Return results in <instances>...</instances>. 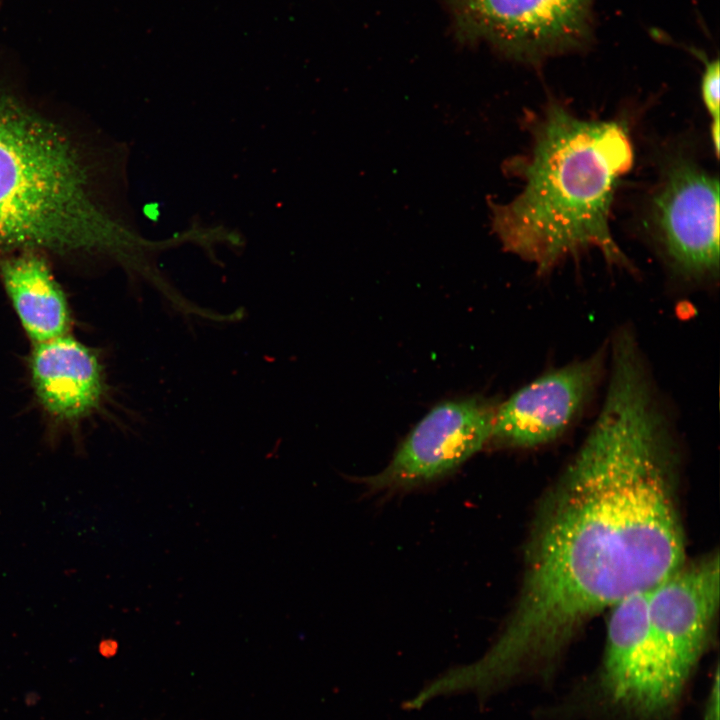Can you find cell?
Listing matches in <instances>:
<instances>
[{"instance_id":"cell-1","label":"cell","mask_w":720,"mask_h":720,"mask_svg":"<svg viewBox=\"0 0 720 720\" xmlns=\"http://www.w3.org/2000/svg\"><path fill=\"white\" fill-rule=\"evenodd\" d=\"M674 448L647 363L614 356L600 411L532 528L520 597L486 662L500 681L549 682L586 622L686 562Z\"/></svg>"},{"instance_id":"cell-2","label":"cell","mask_w":720,"mask_h":720,"mask_svg":"<svg viewBox=\"0 0 720 720\" xmlns=\"http://www.w3.org/2000/svg\"><path fill=\"white\" fill-rule=\"evenodd\" d=\"M633 161L623 124L582 119L552 101L532 127L529 153L509 161L524 186L510 202L493 205V229L505 249L540 274L591 249L631 271L609 219L617 184Z\"/></svg>"},{"instance_id":"cell-3","label":"cell","mask_w":720,"mask_h":720,"mask_svg":"<svg viewBox=\"0 0 720 720\" xmlns=\"http://www.w3.org/2000/svg\"><path fill=\"white\" fill-rule=\"evenodd\" d=\"M121 243L93 197L76 146L0 90V256L26 250L88 254Z\"/></svg>"},{"instance_id":"cell-4","label":"cell","mask_w":720,"mask_h":720,"mask_svg":"<svg viewBox=\"0 0 720 720\" xmlns=\"http://www.w3.org/2000/svg\"><path fill=\"white\" fill-rule=\"evenodd\" d=\"M649 590L610 608L602 663L589 688L593 707L609 719L673 720L679 709L682 697L671 685L652 639Z\"/></svg>"},{"instance_id":"cell-5","label":"cell","mask_w":720,"mask_h":720,"mask_svg":"<svg viewBox=\"0 0 720 720\" xmlns=\"http://www.w3.org/2000/svg\"><path fill=\"white\" fill-rule=\"evenodd\" d=\"M457 35L529 65L588 48L594 0H448Z\"/></svg>"},{"instance_id":"cell-6","label":"cell","mask_w":720,"mask_h":720,"mask_svg":"<svg viewBox=\"0 0 720 720\" xmlns=\"http://www.w3.org/2000/svg\"><path fill=\"white\" fill-rule=\"evenodd\" d=\"M647 228L672 271L703 283L719 272V179L686 157L664 167L646 213Z\"/></svg>"},{"instance_id":"cell-7","label":"cell","mask_w":720,"mask_h":720,"mask_svg":"<svg viewBox=\"0 0 720 720\" xmlns=\"http://www.w3.org/2000/svg\"><path fill=\"white\" fill-rule=\"evenodd\" d=\"M719 557L685 562L649 590L648 617L661 665L683 696L711 640L719 604Z\"/></svg>"},{"instance_id":"cell-8","label":"cell","mask_w":720,"mask_h":720,"mask_svg":"<svg viewBox=\"0 0 720 720\" xmlns=\"http://www.w3.org/2000/svg\"><path fill=\"white\" fill-rule=\"evenodd\" d=\"M494 413L473 398L438 404L407 435L387 467L369 479L370 485L408 487L454 470L491 439Z\"/></svg>"},{"instance_id":"cell-9","label":"cell","mask_w":720,"mask_h":720,"mask_svg":"<svg viewBox=\"0 0 720 720\" xmlns=\"http://www.w3.org/2000/svg\"><path fill=\"white\" fill-rule=\"evenodd\" d=\"M603 368L600 352L539 376L495 410L491 439L521 448L555 440L591 399Z\"/></svg>"},{"instance_id":"cell-10","label":"cell","mask_w":720,"mask_h":720,"mask_svg":"<svg viewBox=\"0 0 720 720\" xmlns=\"http://www.w3.org/2000/svg\"><path fill=\"white\" fill-rule=\"evenodd\" d=\"M32 344L31 385L47 414L59 421L76 422L95 411L106 389L97 353L70 333Z\"/></svg>"},{"instance_id":"cell-11","label":"cell","mask_w":720,"mask_h":720,"mask_svg":"<svg viewBox=\"0 0 720 720\" xmlns=\"http://www.w3.org/2000/svg\"><path fill=\"white\" fill-rule=\"evenodd\" d=\"M0 279L32 343L70 333L72 317L67 298L38 251L2 257Z\"/></svg>"},{"instance_id":"cell-12","label":"cell","mask_w":720,"mask_h":720,"mask_svg":"<svg viewBox=\"0 0 720 720\" xmlns=\"http://www.w3.org/2000/svg\"><path fill=\"white\" fill-rule=\"evenodd\" d=\"M696 56L702 59L704 71L701 77L700 91L703 103L711 116V120L719 119V59H707L695 52Z\"/></svg>"},{"instance_id":"cell-13","label":"cell","mask_w":720,"mask_h":720,"mask_svg":"<svg viewBox=\"0 0 720 720\" xmlns=\"http://www.w3.org/2000/svg\"><path fill=\"white\" fill-rule=\"evenodd\" d=\"M702 720H719V672L715 671L714 679L706 697Z\"/></svg>"},{"instance_id":"cell-14","label":"cell","mask_w":720,"mask_h":720,"mask_svg":"<svg viewBox=\"0 0 720 720\" xmlns=\"http://www.w3.org/2000/svg\"><path fill=\"white\" fill-rule=\"evenodd\" d=\"M710 136H711V141H712V145L714 148V153L718 157V155H719V136H720L719 119L711 121Z\"/></svg>"}]
</instances>
